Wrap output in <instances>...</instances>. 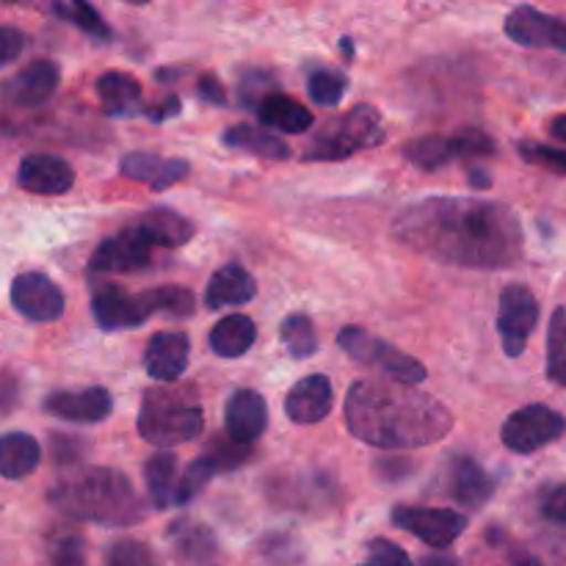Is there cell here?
I'll list each match as a JSON object with an SVG mask.
<instances>
[{"label": "cell", "mask_w": 566, "mask_h": 566, "mask_svg": "<svg viewBox=\"0 0 566 566\" xmlns=\"http://www.w3.org/2000/svg\"><path fill=\"white\" fill-rule=\"evenodd\" d=\"M392 235L412 252L462 269H509L523 258V227L501 202L426 197L392 219Z\"/></svg>", "instance_id": "cell-1"}, {"label": "cell", "mask_w": 566, "mask_h": 566, "mask_svg": "<svg viewBox=\"0 0 566 566\" xmlns=\"http://www.w3.org/2000/svg\"><path fill=\"white\" fill-rule=\"evenodd\" d=\"M346 426L357 440L387 451L426 448L451 434L453 418L437 398L392 379L354 381Z\"/></svg>", "instance_id": "cell-2"}, {"label": "cell", "mask_w": 566, "mask_h": 566, "mask_svg": "<svg viewBox=\"0 0 566 566\" xmlns=\"http://www.w3.org/2000/svg\"><path fill=\"white\" fill-rule=\"evenodd\" d=\"M50 503L72 520L97 525H136L144 517L142 497L130 479L111 468H83L50 490Z\"/></svg>", "instance_id": "cell-3"}, {"label": "cell", "mask_w": 566, "mask_h": 566, "mask_svg": "<svg viewBox=\"0 0 566 566\" xmlns=\"http://www.w3.org/2000/svg\"><path fill=\"white\" fill-rule=\"evenodd\" d=\"M197 298L188 287L160 285L144 293H125L119 285H94L92 315L99 329L116 332L142 326L153 315H171V318H191Z\"/></svg>", "instance_id": "cell-4"}, {"label": "cell", "mask_w": 566, "mask_h": 566, "mask_svg": "<svg viewBox=\"0 0 566 566\" xmlns=\"http://www.w3.org/2000/svg\"><path fill=\"white\" fill-rule=\"evenodd\" d=\"M205 415L186 390L153 387L144 392L142 412H138V434L160 448L182 446L202 434Z\"/></svg>", "instance_id": "cell-5"}, {"label": "cell", "mask_w": 566, "mask_h": 566, "mask_svg": "<svg viewBox=\"0 0 566 566\" xmlns=\"http://www.w3.org/2000/svg\"><path fill=\"white\" fill-rule=\"evenodd\" d=\"M385 142L381 116L374 105H354L346 116L329 125L321 136L304 149V160H343L352 158L357 149L379 147Z\"/></svg>", "instance_id": "cell-6"}, {"label": "cell", "mask_w": 566, "mask_h": 566, "mask_svg": "<svg viewBox=\"0 0 566 566\" xmlns=\"http://www.w3.org/2000/svg\"><path fill=\"white\" fill-rule=\"evenodd\" d=\"M337 346L354 359V363L365 365V368H376L385 376H390L392 381H401V385H420L426 379V365L418 359L407 357L403 352H398L390 343L379 340V337L368 335L363 326H343L337 332Z\"/></svg>", "instance_id": "cell-7"}, {"label": "cell", "mask_w": 566, "mask_h": 566, "mask_svg": "<svg viewBox=\"0 0 566 566\" xmlns=\"http://www.w3.org/2000/svg\"><path fill=\"white\" fill-rule=\"evenodd\" d=\"M566 431L564 415L556 409L545 407V403H531V407L517 409L509 415V420L501 429L503 446L512 453H536L556 442Z\"/></svg>", "instance_id": "cell-8"}, {"label": "cell", "mask_w": 566, "mask_h": 566, "mask_svg": "<svg viewBox=\"0 0 566 566\" xmlns=\"http://www.w3.org/2000/svg\"><path fill=\"white\" fill-rule=\"evenodd\" d=\"M539 324V302L525 285L503 287L497 302V332L503 352L517 359L531 340V332Z\"/></svg>", "instance_id": "cell-9"}, {"label": "cell", "mask_w": 566, "mask_h": 566, "mask_svg": "<svg viewBox=\"0 0 566 566\" xmlns=\"http://www.w3.org/2000/svg\"><path fill=\"white\" fill-rule=\"evenodd\" d=\"M392 525L407 534L418 536L429 547H451L468 528V517L451 509H426V506H398L392 512Z\"/></svg>", "instance_id": "cell-10"}, {"label": "cell", "mask_w": 566, "mask_h": 566, "mask_svg": "<svg viewBox=\"0 0 566 566\" xmlns=\"http://www.w3.org/2000/svg\"><path fill=\"white\" fill-rule=\"evenodd\" d=\"M149 263H153V247L130 224L116 232V235L105 238L94 249L92 260H88V271L92 274H138V271H147Z\"/></svg>", "instance_id": "cell-11"}, {"label": "cell", "mask_w": 566, "mask_h": 566, "mask_svg": "<svg viewBox=\"0 0 566 566\" xmlns=\"http://www.w3.org/2000/svg\"><path fill=\"white\" fill-rule=\"evenodd\" d=\"M11 304L22 318L33 324H50L64 315V293L50 276L28 271L11 282Z\"/></svg>", "instance_id": "cell-12"}, {"label": "cell", "mask_w": 566, "mask_h": 566, "mask_svg": "<svg viewBox=\"0 0 566 566\" xmlns=\"http://www.w3.org/2000/svg\"><path fill=\"white\" fill-rule=\"evenodd\" d=\"M506 36L523 48H551L566 53V20L534 6H517L506 17Z\"/></svg>", "instance_id": "cell-13"}, {"label": "cell", "mask_w": 566, "mask_h": 566, "mask_svg": "<svg viewBox=\"0 0 566 566\" xmlns=\"http://www.w3.org/2000/svg\"><path fill=\"white\" fill-rule=\"evenodd\" d=\"M17 182H20L22 191L39 193V197H59L66 193L75 182V171L59 155L36 153L25 155L17 171Z\"/></svg>", "instance_id": "cell-14"}, {"label": "cell", "mask_w": 566, "mask_h": 566, "mask_svg": "<svg viewBox=\"0 0 566 566\" xmlns=\"http://www.w3.org/2000/svg\"><path fill=\"white\" fill-rule=\"evenodd\" d=\"M114 409V398L105 387H83V390H61L44 398V412L70 423H99Z\"/></svg>", "instance_id": "cell-15"}, {"label": "cell", "mask_w": 566, "mask_h": 566, "mask_svg": "<svg viewBox=\"0 0 566 566\" xmlns=\"http://www.w3.org/2000/svg\"><path fill=\"white\" fill-rule=\"evenodd\" d=\"M59 81L61 72L53 61H31L0 86V94H3L6 103L28 108V105H39L53 97Z\"/></svg>", "instance_id": "cell-16"}, {"label": "cell", "mask_w": 566, "mask_h": 566, "mask_svg": "<svg viewBox=\"0 0 566 566\" xmlns=\"http://www.w3.org/2000/svg\"><path fill=\"white\" fill-rule=\"evenodd\" d=\"M227 437L238 446H252L269 426V403L258 390L232 392L224 409Z\"/></svg>", "instance_id": "cell-17"}, {"label": "cell", "mask_w": 566, "mask_h": 566, "mask_svg": "<svg viewBox=\"0 0 566 566\" xmlns=\"http://www.w3.org/2000/svg\"><path fill=\"white\" fill-rule=\"evenodd\" d=\"M188 354H191V343L182 332H158L147 343L144 368L153 379L177 381L186 374Z\"/></svg>", "instance_id": "cell-18"}, {"label": "cell", "mask_w": 566, "mask_h": 566, "mask_svg": "<svg viewBox=\"0 0 566 566\" xmlns=\"http://www.w3.org/2000/svg\"><path fill=\"white\" fill-rule=\"evenodd\" d=\"M285 412L293 423L313 426L332 412V381L324 374L304 376L285 398Z\"/></svg>", "instance_id": "cell-19"}, {"label": "cell", "mask_w": 566, "mask_h": 566, "mask_svg": "<svg viewBox=\"0 0 566 566\" xmlns=\"http://www.w3.org/2000/svg\"><path fill=\"white\" fill-rule=\"evenodd\" d=\"M448 486L451 497L464 509H481L495 495L492 475L473 457H453L448 464Z\"/></svg>", "instance_id": "cell-20"}, {"label": "cell", "mask_w": 566, "mask_h": 566, "mask_svg": "<svg viewBox=\"0 0 566 566\" xmlns=\"http://www.w3.org/2000/svg\"><path fill=\"white\" fill-rule=\"evenodd\" d=\"M119 171L127 180H136L149 186L153 191L175 186L188 175V160L180 158H158L149 153H130L119 160Z\"/></svg>", "instance_id": "cell-21"}, {"label": "cell", "mask_w": 566, "mask_h": 566, "mask_svg": "<svg viewBox=\"0 0 566 566\" xmlns=\"http://www.w3.org/2000/svg\"><path fill=\"white\" fill-rule=\"evenodd\" d=\"M138 232L147 238L149 247H164V249H177L182 243L191 241L193 224L180 216L177 210L169 208H155L149 213H142L136 221H133Z\"/></svg>", "instance_id": "cell-22"}, {"label": "cell", "mask_w": 566, "mask_h": 566, "mask_svg": "<svg viewBox=\"0 0 566 566\" xmlns=\"http://www.w3.org/2000/svg\"><path fill=\"white\" fill-rule=\"evenodd\" d=\"M254 293H258V282L241 265H224V269L216 271L208 282V291H205V302L210 310L232 307V304H247L252 302Z\"/></svg>", "instance_id": "cell-23"}, {"label": "cell", "mask_w": 566, "mask_h": 566, "mask_svg": "<svg viewBox=\"0 0 566 566\" xmlns=\"http://www.w3.org/2000/svg\"><path fill=\"white\" fill-rule=\"evenodd\" d=\"M169 542L175 545L177 558L191 566H208L219 551L213 531L191 520H177L169 528Z\"/></svg>", "instance_id": "cell-24"}, {"label": "cell", "mask_w": 566, "mask_h": 566, "mask_svg": "<svg viewBox=\"0 0 566 566\" xmlns=\"http://www.w3.org/2000/svg\"><path fill=\"white\" fill-rule=\"evenodd\" d=\"M99 103L108 116H136L142 114V83L127 72H105L97 81Z\"/></svg>", "instance_id": "cell-25"}, {"label": "cell", "mask_w": 566, "mask_h": 566, "mask_svg": "<svg viewBox=\"0 0 566 566\" xmlns=\"http://www.w3.org/2000/svg\"><path fill=\"white\" fill-rule=\"evenodd\" d=\"M42 448L25 431H11L0 437V479H25L39 468Z\"/></svg>", "instance_id": "cell-26"}, {"label": "cell", "mask_w": 566, "mask_h": 566, "mask_svg": "<svg viewBox=\"0 0 566 566\" xmlns=\"http://www.w3.org/2000/svg\"><path fill=\"white\" fill-rule=\"evenodd\" d=\"M258 116L265 127H274V130L282 133H307L310 127L315 125L313 111L304 108L296 99L285 97V94L274 92L271 97H265L263 103L258 105Z\"/></svg>", "instance_id": "cell-27"}, {"label": "cell", "mask_w": 566, "mask_h": 566, "mask_svg": "<svg viewBox=\"0 0 566 566\" xmlns=\"http://www.w3.org/2000/svg\"><path fill=\"white\" fill-rule=\"evenodd\" d=\"M254 337H258V326L249 315H227L210 329V348L219 357L238 359L254 346Z\"/></svg>", "instance_id": "cell-28"}, {"label": "cell", "mask_w": 566, "mask_h": 566, "mask_svg": "<svg viewBox=\"0 0 566 566\" xmlns=\"http://www.w3.org/2000/svg\"><path fill=\"white\" fill-rule=\"evenodd\" d=\"M221 142L232 149H243V153L260 155V158L269 160H285L291 155L287 144L282 138H276L274 133H265L263 127L254 125H232L227 127Z\"/></svg>", "instance_id": "cell-29"}, {"label": "cell", "mask_w": 566, "mask_h": 566, "mask_svg": "<svg viewBox=\"0 0 566 566\" xmlns=\"http://www.w3.org/2000/svg\"><path fill=\"white\" fill-rule=\"evenodd\" d=\"M144 481H147L149 501L155 509L177 506V459L171 453H155L149 462L144 464Z\"/></svg>", "instance_id": "cell-30"}, {"label": "cell", "mask_w": 566, "mask_h": 566, "mask_svg": "<svg viewBox=\"0 0 566 566\" xmlns=\"http://www.w3.org/2000/svg\"><path fill=\"white\" fill-rule=\"evenodd\" d=\"M403 155H407L409 164H415L423 171H434L448 166L451 160H459V147L457 136H423L415 138L403 147Z\"/></svg>", "instance_id": "cell-31"}, {"label": "cell", "mask_w": 566, "mask_h": 566, "mask_svg": "<svg viewBox=\"0 0 566 566\" xmlns=\"http://www.w3.org/2000/svg\"><path fill=\"white\" fill-rule=\"evenodd\" d=\"M280 340L293 359H310L318 352V335H315L313 321L302 313H293L282 321Z\"/></svg>", "instance_id": "cell-32"}, {"label": "cell", "mask_w": 566, "mask_h": 566, "mask_svg": "<svg viewBox=\"0 0 566 566\" xmlns=\"http://www.w3.org/2000/svg\"><path fill=\"white\" fill-rule=\"evenodd\" d=\"M50 566H86V545L72 528H59L48 539Z\"/></svg>", "instance_id": "cell-33"}, {"label": "cell", "mask_w": 566, "mask_h": 566, "mask_svg": "<svg viewBox=\"0 0 566 566\" xmlns=\"http://www.w3.org/2000/svg\"><path fill=\"white\" fill-rule=\"evenodd\" d=\"M53 14H59L61 20L70 22V25L81 28L83 33L97 39H111V28L105 25L103 17L97 14V9L83 0H72V3H53Z\"/></svg>", "instance_id": "cell-34"}, {"label": "cell", "mask_w": 566, "mask_h": 566, "mask_svg": "<svg viewBox=\"0 0 566 566\" xmlns=\"http://www.w3.org/2000/svg\"><path fill=\"white\" fill-rule=\"evenodd\" d=\"M346 86H348L346 75L335 70H318L313 72L307 81L310 99H313L315 105H324V108H335V105H340L343 94H346Z\"/></svg>", "instance_id": "cell-35"}, {"label": "cell", "mask_w": 566, "mask_h": 566, "mask_svg": "<svg viewBox=\"0 0 566 566\" xmlns=\"http://www.w3.org/2000/svg\"><path fill=\"white\" fill-rule=\"evenodd\" d=\"M249 457H252V451H249L247 446H238V442H232L230 437H213L208 446V451H205V459L213 464L216 473H221V470L241 468V464L249 462Z\"/></svg>", "instance_id": "cell-36"}, {"label": "cell", "mask_w": 566, "mask_h": 566, "mask_svg": "<svg viewBox=\"0 0 566 566\" xmlns=\"http://www.w3.org/2000/svg\"><path fill=\"white\" fill-rule=\"evenodd\" d=\"M216 475V468L208 462L205 457H199L197 462L188 464V470L182 473V479L177 481V506H186V503H191L193 497L199 495V492L208 486V481Z\"/></svg>", "instance_id": "cell-37"}, {"label": "cell", "mask_w": 566, "mask_h": 566, "mask_svg": "<svg viewBox=\"0 0 566 566\" xmlns=\"http://www.w3.org/2000/svg\"><path fill=\"white\" fill-rule=\"evenodd\" d=\"M276 88V81L271 72L265 70H249L243 72L241 83H238V97H241V103L247 105V108H254L258 111V105L263 103L265 97H271Z\"/></svg>", "instance_id": "cell-38"}, {"label": "cell", "mask_w": 566, "mask_h": 566, "mask_svg": "<svg viewBox=\"0 0 566 566\" xmlns=\"http://www.w3.org/2000/svg\"><path fill=\"white\" fill-rule=\"evenodd\" d=\"M105 566H158L153 551L136 539H116L105 553Z\"/></svg>", "instance_id": "cell-39"}, {"label": "cell", "mask_w": 566, "mask_h": 566, "mask_svg": "<svg viewBox=\"0 0 566 566\" xmlns=\"http://www.w3.org/2000/svg\"><path fill=\"white\" fill-rule=\"evenodd\" d=\"M520 155L528 164L542 166V169L553 171V175H566V149L558 147H547V144H534V142H523L520 144Z\"/></svg>", "instance_id": "cell-40"}, {"label": "cell", "mask_w": 566, "mask_h": 566, "mask_svg": "<svg viewBox=\"0 0 566 566\" xmlns=\"http://www.w3.org/2000/svg\"><path fill=\"white\" fill-rule=\"evenodd\" d=\"M566 354V310L558 307L547 326V370L556 368Z\"/></svg>", "instance_id": "cell-41"}, {"label": "cell", "mask_w": 566, "mask_h": 566, "mask_svg": "<svg viewBox=\"0 0 566 566\" xmlns=\"http://www.w3.org/2000/svg\"><path fill=\"white\" fill-rule=\"evenodd\" d=\"M368 566H415L412 558L403 553V547H398L390 539H374L368 545Z\"/></svg>", "instance_id": "cell-42"}, {"label": "cell", "mask_w": 566, "mask_h": 566, "mask_svg": "<svg viewBox=\"0 0 566 566\" xmlns=\"http://www.w3.org/2000/svg\"><path fill=\"white\" fill-rule=\"evenodd\" d=\"M83 442L86 440H81V437H70V434L50 437V453H53L55 464L72 468V464L83 457V451H86V446H83Z\"/></svg>", "instance_id": "cell-43"}, {"label": "cell", "mask_w": 566, "mask_h": 566, "mask_svg": "<svg viewBox=\"0 0 566 566\" xmlns=\"http://www.w3.org/2000/svg\"><path fill=\"white\" fill-rule=\"evenodd\" d=\"M22 48H25V36H22V31H17V28L11 25H0V66L20 59Z\"/></svg>", "instance_id": "cell-44"}, {"label": "cell", "mask_w": 566, "mask_h": 566, "mask_svg": "<svg viewBox=\"0 0 566 566\" xmlns=\"http://www.w3.org/2000/svg\"><path fill=\"white\" fill-rule=\"evenodd\" d=\"M542 514H545L551 523L566 525V486H553L551 492L542 501Z\"/></svg>", "instance_id": "cell-45"}, {"label": "cell", "mask_w": 566, "mask_h": 566, "mask_svg": "<svg viewBox=\"0 0 566 566\" xmlns=\"http://www.w3.org/2000/svg\"><path fill=\"white\" fill-rule=\"evenodd\" d=\"M180 108H182L180 97H177V94H169V97H164L160 103L144 105L142 114L147 116L149 122H166V119H171V116L180 114Z\"/></svg>", "instance_id": "cell-46"}, {"label": "cell", "mask_w": 566, "mask_h": 566, "mask_svg": "<svg viewBox=\"0 0 566 566\" xmlns=\"http://www.w3.org/2000/svg\"><path fill=\"white\" fill-rule=\"evenodd\" d=\"M197 97L205 99V103H210V105H221L227 99V94H224V86H221L219 77L202 75L197 81Z\"/></svg>", "instance_id": "cell-47"}, {"label": "cell", "mask_w": 566, "mask_h": 566, "mask_svg": "<svg viewBox=\"0 0 566 566\" xmlns=\"http://www.w3.org/2000/svg\"><path fill=\"white\" fill-rule=\"evenodd\" d=\"M17 396H20V385H17L14 376L0 374V415H6L14 409Z\"/></svg>", "instance_id": "cell-48"}, {"label": "cell", "mask_w": 566, "mask_h": 566, "mask_svg": "<svg viewBox=\"0 0 566 566\" xmlns=\"http://www.w3.org/2000/svg\"><path fill=\"white\" fill-rule=\"evenodd\" d=\"M376 464H379V470L387 479H398V475L412 473V462H407V459H381V462Z\"/></svg>", "instance_id": "cell-49"}, {"label": "cell", "mask_w": 566, "mask_h": 566, "mask_svg": "<svg viewBox=\"0 0 566 566\" xmlns=\"http://www.w3.org/2000/svg\"><path fill=\"white\" fill-rule=\"evenodd\" d=\"M468 175H470V186H473V188H490L492 186V180H490V175H486V171L470 169Z\"/></svg>", "instance_id": "cell-50"}, {"label": "cell", "mask_w": 566, "mask_h": 566, "mask_svg": "<svg viewBox=\"0 0 566 566\" xmlns=\"http://www.w3.org/2000/svg\"><path fill=\"white\" fill-rule=\"evenodd\" d=\"M547 376H551V381H556L558 387H566V354L562 357V363L556 365V368L547 370Z\"/></svg>", "instance_id": "cell-51"}, {"label": "cell", "mask_w": 566, "mask_h": 566, "mask_svg": "<svg viewBox=\"0 0 566 566\" xmlns=\"http://www.w3.org/2000/svg\"><path fill=\"white\" fill-rule=\"evenodd\" d=\"M551 136L558 138V142H566V114L556 116V119L551 122Z\"/></svg>", "instance_id": "cell-52"}, {"label": "cell", "mask_w": 566, "mask_h": 566, "mask_svg": "<svg viewBox=\"0 0 566 566\" xmlns=\"http://www.w3.org/2000/svg\"><path fill=\"white\" fill-rule=\"evenodd\" d=\"M420 566H459V562H457V558L442 556V553H437V556L423 558V564H420Z\"/></svg>", "instance_id": "cell-53"}, {"label": "cell", "mask_w": 566, "mask_h": 566, "mask_svg": "<svg viewBox=\"0 0 566 566\" xmlns=\"http://www.w3.org/2000/svg\"><path fill=\"white\" fill-rule=\"evenodd\" d=\"M512 566H542V562L536 556H531V553H514L512 556Z\"/></svg>", "instance_id": "cell-54"}, {"label": "cell", "mask_w": 566, "mask_h": 566, "mask_svg": "<svg viewBox=\"0 0 566 566\" xmlns=\"http://www.w3.org/2000/svg\"><path fill=\"white\" fill-rule=\"evenodd\" d=\"M340 48H343V55H348V59H352V55H354V42H352V39H343V42H340Z\"/></svg>", "instance_id": "cell-55"}]
</instances>
